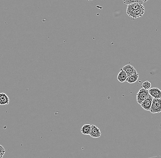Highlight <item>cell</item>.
Here are the masks:
<instances>
[{
	"mask_svg": "<svg viewBox=\"0 0 161 158\" xmlns=\"http://www.w3.org/2000/svg\"><path fill=\"white\" fill-rule=\"evenodd\" d=\"M145 12V8L143 4L135 3L128 5L126 13L130 17L134 19L141 17Z\"/></svg>",
	"mask_w": 161,
	"mask_h": 158,
	"instance_id": "6da1fadb",
	"label": "cell"
},
{
	"mask_svg": "<svg viewBox=\"0 0 161 158\" xmlns=\"http://www.w3.org/2000/svg\"><path fill=\"white\" fill-rule=\"evenodd\" d=\"M150 96L148 90L141 88L136 94V101L140 105L145 100Z\"/></svg>",
	"mask_w": 161,
	"mask_h": 158,
	"instance_id": "7a4b0ae2",
	"label": "cell"
},
{
	"mask_svg": "<svg viewBox=\"0 0 161 158\" xmlns=\"http://www.w3.org/2000/svg\"><path fill=\"white\" fill-rule=\"evenodd\" d=\"M161 99L153 98V102L150 108V112L152 113H159L161 111Z\"/></svg>",
	"mask_w": 161,
	"mask_h": 158,
	"instance_id": "3957f363",
	"label": "cell"
},
{
	"mask_svg": "<svg viewBox=\"0 0 161 158\" xmlns=\"http://www.w3.org/2000/svg\"><path fill=\"white\" fill-rule=\"evenodd\" d=\"M148 93L150 96L153 98L158 99H159L161 98V91L159 88H150L148 90Z\"/></svg>",
	"mask_w": 161,
	"mask_h": 158,
	"instance_id": "277c9868",
	"label": "cell"
},
{
	"mask_svg": "<svg viewBox=\"0 0 161 158\" xmlns=\"http://www.w3.org/2000/svg\"><path fill=\"white\" fill-rule=\"evenodd\" d=\"M153 98L151 96L148 97L140 104L141 107L146 111H149L153 102Z\"/></svg>",
	"mask_w": 161,
	"mask_h": 158,
	"instance_id": "5b68a950",
	"label": "cell"
},
{
	"mask_svg": "<svg viewBox=\"0 0 161 158\" xmlns=\"http://www.w3.org/2000/svg\"><path fill=\"white\" fill-rule=\"evenodd\" d=\"M89 135L90 136L94 138H99L101 136V132L97 126L92 125V128Z\"/></svg>",
	"mask_w": 161,
	"mask_h": 158,
	"instance_id": "8992f818",
	"label": "cell"
},
{
	"mask_svg": "<svg viewBox=\"0 0 161 158\" xmlns=\"http://www.w3.org/2000/svg\"><path fill=\"white\" fill-rule=\"evenodd\" d=\"M122 69L124 71L126 72V74L127 77H129L130 75H132L133 74L137 72L136 69L130 64L128 65H126L124 66L123 67Z\"/></svg>",
	"mask_w": 161,
	"mask_h": 158,
	"instance_id": "52a82bcc",
	"label": "cell"
},
{
	"mask_svg": "<svg viewBox=\"0 0 161 158\" xmlns=\"http://www.w3.org/2000/svg\"><path fill=\"white\" fill-rule=\"evenodd\" d=\"M10 102V99L7 95L4 93H0V105H8Z\"/></svg>",
	"mask_w": 161,
	"mask_h": 158,
	"instance_id": "ba28073f",
	"label": "cell"
},
{
	"mask_svg": "<svg viewBox=\"0 0 161 158\" xmlns=\"http://www.w3.org/2000/svg\"><path fill=\"white\" fill-rule=\"evenodd\" d=\"M127 77V75L126 72L124 71L122 68L121 69L120 71L117 75V79L118 81L121 83H123L126 81Z\"/></svg>",
	"mask_w": 161,
	"mask_h": 158,
	"instance_id": "9c48e42d",
	"label": "cell"
},
{
	"mask_svg": "<svg viewBox=\"0 0 161 158\" xmlns=\"http://www.w3.org/2000/svg\"><path fill=\"white\" fill-rule=\"evenodd\" d=\"M92 128V124H87L83 125L80 129V132L84 135H89Z\"/></svg>",
	"mask_w": 161,
	"mask_h": 158,
	"instance_id": "30bf717a",
	"label": "cell"
},
{
	"mask_svg": "<svg viewBox=\"0 0 161 158\" xmlns=\"http://www.w3.org/2000/svg\"><path fill=\"white\" fill-rule=\"evenodd\" d=\"M138 78L139 74L137 73V72H136L128 77L126 81H127L130 84H132V83H134L136 82Z\"/></svg>",
	"mask_w": 161,
	"mask_h": 158,
	"instance_id": "8fae6325",
	"label": "cell"
},
{
	"mask_svg": "<svg viewBox=\"0 0 161 158\" xmlns=\"http://www.w3.org/2000/svg\"><path fill=\"white\" fill-rule=\"evenodd\" d=\"M124 4L126 5H130L135 3H139L140 4H143V2L141 0H123Z\"/></svg>",
	"mask_w": 161,
	"mask_h": 158,
	"instance_id": "7c38bea8",
	"label": "cell"
},
{
	"mask_svg": "<svg viewBox=\"0 0 161 158\" xmlns=\"http://www.w3.org/2000/svg\"><path fill=\"white\" fill-rule=\"evenodd\" d=\"M142 88L145 89L146 90H148L150 89L151 87V83L149 81H145L143 82V84L141 85Z\"/></svg>",
	"mask_w": 161,
	"mask_h": 158,
	"instance_id": "4fadbf2b",
	"label": "cell"
},
{
	"mask_svg": "<svg viewBox=\"0 0 161 158\" xmlns=\"http://www.w3.org/2000/svg\"><path fill=\"white\" fill-rule=\"evenodd\" d=\"M6 152V150H5L4 148L0 144V154L4 155L5 153Z\"/></svg>",
	"mask_w": 161,
	"mask_h": 158,
	"instance_id": "5bb4252c",
	"label": "cell"
},
{
	"mask_svg": "<svg viewBox=\"0 0 161 158\" xmlns=\"http://www.w3.org/2000/svg\"><path fill=\"white\" fill-rule=\"evenodd\" d=\"M148 158H161V157L160 156L158 155V156H154L152 157Z\"/></svg>",
	"mask_w": 161,
	"mask_h": 158,
	"instance_id": "9a60e30c",
	"label": "cell"
},
{
	"mask_svg": "<svg viewBox=\"0 0 161 158\" xmlns=\"http://www.w3.org/2000/svg\"><path fill=\"white\" fill-rule=\"evenodd\" d=\"M4 155H2V154H0V158H3V157Z\"/></svg>",
	"mask_w": 161,
	"mask_h": 158,
	"instance_id": "2e32d148",
	"label": "cell"
},
{
	"mask_svg": "<svg viewBox=\"0 0 161 158\" xmlns=\"http://www.w3.org/2000/svg\"><path fill=\"white\" fill-rule=\"evenodd\" d=\"M148 1V0H141V1H142L143 3L145 2H147Z\"/></svg>",
	"mask_w": 161,
	"mask_h": 158,
	"instance_id": "e0dca14e",
	"label": "cell"
},
{
	"mask_svg": "<svg viewBox=\"0 0 161 158\" xmlns=\"http://www.w3.org/2000/svg\"><path fill=\"white\" fill-rule=\"evenodd\" d=\"M88 1H92V0H88Z\"/></svg>",
	"mask_w": 161,
	"mask_h": 158,
	"instance_id": "ac0fdd59",
	"label": "cell"
}]
</instances>
